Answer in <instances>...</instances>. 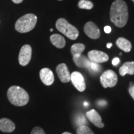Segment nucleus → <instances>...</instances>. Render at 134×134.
<instances>
[{"mask_svg":"<svg viewBox=\"0 0 134 134\" xmlns=\"http://www.w3.org/2000/svg\"><path fill=\"white\" fill-rule=\"evenodd\" d=\"M129 18L128 7L123 0H115L110 9V19L115 26L122 27L127 24Z\"/></svg>","mask_w":134,"mask_h":134,"instance_id":"1","label":"nucleus"},{"mask_svg":"<svg viewBox=\"0 0 134 134\" xmlns=\"http://www.w3.org/2000/svg\"><path fill=\"white\" fill-rule=\"evenodd\" d=\"M7 96L10 103L16 106H24L29 100V96L27 91L18 86L10 87Z\"/></svg>","mask_w":134,"mask_h":134,"instance_id":"2","label":"nucleus"},{"mask_svg":"<svg viewBox=\"0 0 134 134\" xmlns=\"http://www.w3.org/2000/svg\"><path fill=\"white\" fill-rule=\"evenodd\" d=\"M37 17L34 14H27L20 18L15 24V29L20 33L31 31L36 26Z\"/></svg>","mask_w":134,"mask_h":134,"instance_id":"3","label":"nucleus"},{"mask_svg":"<svg viewBox=\"0 0 134 134\" xmlns=\"http://www.w3.org/2000/svg\"><path fill=\"white\" fill-rule=\"evenodd\" d=\"M57 30L71 40H75L78 37L79 31L75 26L70 24L64 18H60L56 22Z\"/></svg>","mask_w":134,"mask_h":134,"instance_id":"4","label":"nucleus"},{"mask_svg":"<svg viewBox=\"0 0 134 134\" xmlns=\"http://www.w3.org/2000/svg\"><path fill=\"white\" fill-rule=\"evenodd\" d=\"M100 82L104 88H113L117 83V76L113 70H108L104 72L100 76Z\"/></svg>","mask_w":134,"mask_h":134,"instance_id":"5","label":"nucleus"},{"mask_svg":"<svg viewBox=\"0 0 134 134\" xmlns=\"http://www.w3.org/2000/svg\"><path fill=\"white\" fill-rule=\"evenodd\" d=\"M32 57V48L29 45H24L22 47L19 54V63L22 66L29 64Z\"/></svg>","mask_w":134,"mask_h":134,"instance_id":"6","label":"nucleus"},{"mask_svg":"<svg viewBox=\"0 0 134 134\" xmlns=\"http://www.w3.org/2000/svg\"><path fill=\"white\" fill-rule=\"evenodd\" d=\"M71 81L73 86L76 90L80 92H83L86 90V86L85 79L81 73L78 71H74L71 74Z\"/></svg>","mask_w":134,"mask_h":134,"instance_id":"7","label":"nucleus"},{"mask_svg":"<svg viewBox=\"0 0 134 134\" xmlns=\"http://www.w3.org/2000/svg\"><path fill=\"white\" fill-rule=\"evenodd\" d=\"M88 57L91 61L97 63L105 62L109 60V56L106 53L96 50H93L89 52Z\"/></svg>","mask_w":134,"mask_h":134,"instance_id":"8","label":"nucleus"},{"mask_svg":"<svg viewBox=\"0 0 134 134\" xmlns=\"http://www.w3.org/2000/svg\"><path fill=\"white\" fill-rule=\"evenodd\" d=\"M84 32L92 39H97L100 37V31L98 27L93 22H88L84 26Z\"/></svg>","mask_w":134,"mask_h":134,"instance_id":"9","label":"nucleus"},{"mask_svg":"<svg viewBox=\"0 0 134 134\" xmlns=\"http://www.w3.org/2000/svg\"><path fill=\"white\" fill-rule=\"evenodd\" d=\"M56 71L60 80L63 83H68L71 80V74L65 63L58 65L56 68Z\"/></svg>","mask_w":134,"mask_h":134,"instance_id":"10","label":"nucleus"},{"mask_svg":"<svg viewBox=\"0 0 134 134\" xmlns=\"http://www.w3.org/2000/svg\"><path fill=\"white\" fill-rule=\"evenodd\" d=\"M40 78L42 83L46 86H50L54 82V75L49 68H44L40 71Z\"/></svg>","mask_w":134,"mask_h":134,"instance_id":"11","label":"nucleus"},{"mask_svg":"<svg viewBox=\"0 0 134 134\" xmlns=\"http://www.w3.org/2000/svg\"><path fill=\"white\" fill-rule=\"evenodd\" d=\"M86 116L95 126L99 128H103L104 126V124L102 122L101 117L96 110L91 109L89 110L86 113Z\"/></svg>","mask_w":134,"mask_h":134,"instance_id":"12","label":"nucleus"},{"mask_svg":"<svg viewBox=\"0 0 134 134\" xmlns=\"http://www.w3.org/2000/svg\"><path fill=\"white\" fill-rule=\"evenodd\" d=\"M16 126L12 120L7 118H2L0 119V130L3 132L10 133L15 130Z\"/></svg>","mask_w":134,"mask_h":134,"instance_id":"13","label":"nucleus"},{"mask_svg":"<svg viewBox=\"0 0 134 134\" xmlns=\"http://www.w3.org/2000/svg\"><path fill=\"white\" fill-rule=\"evenodd\" d=\"M119 73L122 76L126 74L133 75L134 74V62H125L119 68Z\"/></svg>","mask_w":134,"mask_h":134,"instance_id":"14","label":"nucleus"},{"mask_svg":"<svg viewBox=\"0 0 134 134\" xmlns=\"http://www.w3.org/2000/svg\"><path fill=\"white\" fill-rule=\"evenodd\" d=\"M50 39L52 43L57 48H62L64 47L65 44H66V42H65L64 37L62 36L61 35L57 34L52 35L50 36Z\"/></svg>","mask_w":134,"mask_h":134,"instance_id":"15","label":"nucleus"},{"mask_svg":"<svg viewBox=\"0 0 134 134\" xmlns=\"http://www.w3.org/2000/svg\"><path fill=\"white\" fill-rule=\"evenodd\" d=\"M116 45L119 48L125 52H129L132 49V43L126 38L119 37L116 41Z\"/></svg>","mask_w":134,"mask_h":134,"instance_id":"16","label":"nucleus"},{"mask_svg":"<svg viewBox=\"0 0 134 134\" xmlns=\"http://www.w3.org/2000/svg\"><path fill=\"white\" fill-rule=\"evenodd\" d=\"M73 61L75 64L80 68H86L87 65H88L89 62H90V59L85 57V55H81L80 56L78 57H73Z\"/></svg>","mask_w":134,"mask_h":134,"instance_id":"17","label":"nucleus"},{"mask_svg":"<svg viewBox=\"0 0 134 134\" xmlns=\"http://www.w3.org/2000/svg\"><path fill=\"white\" fill-rule=\"evenodd\" d=\"M85 49V45L83 43H77L73 44L71 47V53L73 57H78L82 55V53Z\"/></svg>","mask_w":134,"mask_h":134,"instance_id":"18","label":"nucleus"},{"mask_svg":"<svg viewBox=\"0 0 134 134\" xmlns=\"http://www.w3.org/2000/svg\"><path fill=\"white\" fill-rule=\"evenodd\" d=\"M86 68L92 73H98L101 70V67L98 63L93 62L91 60H90V62H89Z\"/></svg>","mask_w":134,"mask_h":134,"instance_id":"19","label":"nucleus"},{"mask_svg":"<svg viewBox=\"0 0 134 134\" xmlns=\"http://www.w3.org/2000/svg\"><path fill=\"white\" fill-rule=\"evenodd\" d=\"M78 5L80 9L90 10L93 8V3L88 0H80L78 2Z\"/></svg>","mask_w":134,"mask_h":134,"instance_id":"20","label":"nucleus"},{"mask_svg":"<svg viewBox=\"0 0 134 134\" xmlns=\"http://www.w3.org/2000/svg\"><path fill=\"white\" fill-rule=\"evenodd\" d=\"M77 134H94L91 129L86 125H81L76 130Z\"/></svg>","mask_w":134,"mask_h":134,"instance_id":"21","label":"nucleus"},{"mask_svg":"<svg viewBox=\"0 0 134 134\" xmlns=\"http://www.w3.org/2000/svg\"><path fill=\"white\" fill-rule=\"evenodd\" d=\"M85 123H86V120H85V117L83 115H79L76 117V124L79 126L81 125H85Z\"/></svg>","mask_w":134,"mask_h":134,"instance_id":"22","label":"nucleus"},{"mask_svg":"<svg viewBox=\"0 0 134 134\" xmlns=\"http://www.w3.org/2000/svg\"><path fill=\"white\" fill-rule=\"evenodd\" d=\"M31 134H46L44 130L39 127H34L32 130Z\"/></svg>","mask_w":134,"mask_h":134,"instance_id":"23","label":"nucleus"},{"mask_svg":"<svg viewBox=\"0 0 134 134\" xmlns=\"http://www.w3.org/2000/svg\"><path fill=\"white\" fill-rule=\"evenodd\" d=\"M129 92L132 98L134 100V83L133 82H130L129 88Z\"/></svg>","mask_w":134,"mask_h":134,"instance_id":"24","label":"nucleus"},{"mask_svg":"<svg viewBox=\"0 0 134 134\" xmlns=\"http://www.w3.org/2000/svg\"><path fill=\"white\" fill-rule=\"evenodd\" d=\"M120 62V60L119 58H114V59L113 60V62H112V63H113V65L114 66H116L119 64V63Z\"/></svg>","mask_w":134,"mask_h":134,"instance_id":"25","label":"nucleus"},{"mask_svg":"<svg viewBox=\"0 0 134 134\" xmlns=\"http://www.w3.org/2000/svg\"><path fill=\"white\" fill-rule=\"evenodd\" d=\"M104 30L105 32L107 33V34H109L112 31L111 27H110L109 26H107L104 27Z\"/></svg>","mask_w":134,"mask_h":134,"instance_id":"26","label":"nucleus"},{"mask_svg":"<svg viewBox=\"0 0 134 134\" xmlns=\"http://www.w3.org/2000/svg\"><path fill=\"white\" fill-rule=\"evenodd\" d=\"M13 3H16V4H19V3H22L23 1V0H12Z\"/></svg>","mask_w":134,"mask_h":134,"instance_id":"27","label":"nucleus"},{"mask_svg":"<svg viewBox=\"0 0 134 134\" xmlns=\"http://www.w3.org/2000/svg\"><path fill=\"white\" fill-rule=\"evenodd\" d=\"M112 46H113V43H107V48H110Z\"/></svg>","mask_w":134,"mask_h":134,"instance_id":"28","label":"nucleus"},{"mask_svg":"<svg viewBox=\"0 0 134 134\" xmlns=\"http://www.w3.org/2000/svg\"><path fill=\"white\" fill-rule=\"evenodd\" d=\"M62 134H72V133H70V132H63Z\"/></svg>","mask_w":134,"mask_h":134,"instance_id":"29","label":"nucleus"},{"mask_svg":"<svg viewBox=\"0 0 134 134\" xmlns=\"http://www.w3.org/2000/svg\"><path fill=\"white\" fill-rule=\"evenodd\" d=\"M53 29H50V32H53Z\"/></svg>","mask_w":134,"mask_h":134,"instance_id":"30","label":"nucleus"},{"mask_svg":"<svg viewBox=\"0 0 134 134\" xmlns=\"http://www.w3.org/2000/svg\"><path fill=\"white\" fill-rule=\"evenodd\" d=\"M59 1H62V0H59Z\"/></svg>","mask_w":134,"mask_h":134,"instance_id":"31","label":"nucleus"},{"mask_svg":"<svg viewBox=\"0 0 134 134\" xmlns=\"http://www.w3.org/2000/svg\"><path fill=\"white\" fill-rule=\"evenodd\" d=\"M132 1H133V2H134V0H132Z\"/></svg>","mask_w":134,"mask_h":134,"instance_id":"32","label":"nucleus"}]
</instances>
